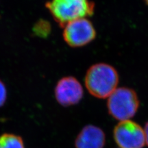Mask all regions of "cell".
<instances>
[{
  "mask_svg": "<svg viewBox=\"0 0 148 148\" xmlns=\"http://www.w3.org/2000/svg\"><path fill=\"white\" fill-rule=\"evenodd\" d=\"M119 73L112 66L101 62L92 65L85 77V85L90 95L96 98H108L117 88Z\"/></svg>",
  "mask_w": 148,
  "mask_h": 148,
  "instance_id": "1",
  "label": "cell"
},
{
  "mask_svg": "<svg viewBox=\"0 0 148 148\" xmlns=\"http://www.w3.org/2000/svg\"><path fill=\"white\" fill-rule=\"evenodd\" d=\"M114 138L120 148H143L146 144L144 129L130 120L120 122L115 127Z\"/></svg>",
  "mask_w": 148,
  "mask_h": 148,
  "instance_id": "5",
  "label": "cell"
},
{
  "mask_svg": "<svg viewBox=\"0 0 148 148\" xmlns=\"http://www.w3.org/2000/svg\"><path fill=\"white\" fill-rule=\"evenodd\" d=\"M45 7L62 28L72 21L91 17L95 10V4L91 0H49Z\"/></svg>",
  "mask_w": 148,
  "mask_h": 148,
  "instance_id": "2",
  "label": "cell"
},
{
  "mask_svg": "<svg viewBox=\"0 0 148 148\" xmlns=\"http://www.w3.org/2000/svg\"><path fill=\"white\" fill-rule=\"evenodd\" d=\"M145 2L146 3V4L148 6V0H145Z\"/></svg>",
  "mask_w": 148,
  "mask_h": 148,
  "instance_id": "12",
  "label": "cell"
},
{
  "mask_svg": "<svg viewBox=\"0 0 148 148\" xmlns=\"http://www.w3.org/2000/svg\"><path fill=\"white\" fill-rule=\"evenodd\" d=\"M106 135L103 130L92 125L83 128L75 141L76 148H104Z\"/></svg>",
  "mask_w": 148,
  "mask_h": 148,
  "instance_id": "7",
  "label": "cell"
},
{
  "mask_svg": "<svg viewBox=\"0 0 148 148\" xmlns=\"http://www.w3.org/2000/svg\"><path fill=\"white\" fill-rule=\"evenodd\" d=\"M63 39L72 48L88 45L96 36V31L88 18H82L68 23L63 27Z\"/></svg>",
  "mask_w": 148,
  "mask_h": 148,
  "instance_id": "4",
  "label": "cell"
},
{
  "mask_svg": "<svg viewBox=\"0 0 148 148\" xmlns=\"http://www.w3.org/2000/svg\"><path fill=\"white\" fill-rule=\"evenodd\" d=\"M145 139H146V144L148 146V122H146L144 128Z\"/></svg>",
  "mask_w": 148,
  "mask_h": 148,
  "instance_id": "11",
  "label": "cell"
},
{
  "mask_svg": "<svg viewBox=\"0 0 148 148\" xmlns=\"http://www.w3.org/2000/svg\"><path fill=\"white\" fill-rule=\"evenodd\" d=\"M33 31L37 36L46 37L50 33L51 25L48 22L44 20H40L35 24Z\"/></svg>",
  "mask_w": 148,
  "mask_h": 148,
  "instance_id": "9",
  "label": "cell"
},
{
  "mask_svg": "<svg viewBox=\"0 0 148 148\" xmlns=\"http://www.w3.org/2000/svg\"><path fill=\"white\" fill-rule=\"evenodd\" d=\"M0 148H25L22 138L12 133H4L0 136Z\"/></svg>",
  "mask_w": 148,
  "mask_h": 148,
  "instance_id": "8",
  "label": "cell"
},
{
  "mask_svg": "<svg viewBox=\"0 0 148 148\" xmlns=\"http://www.w3.org/2000/svg\"><path fill=\"white\" fill-rule=\"evenodd\" d=\"M7 99V89L4 83L0 80V108L5 104Z\"/></svg>",
  "mask_w": 148,
  "mask_h": 148,
  "instance_id": "10",
  "label": "cell"
},
{
  "mask_svg": "<svg viewBox=\"0 0 148 148\" xmlns=\"http://www.w3.org/2000/svg\"><path fill=\"white\" fill-rule=\"evenodd\" d=\"M54 96L58 103L64 107L74 106L79 103L83 98V86L75 77H62L56 85Z\"/></svg>",
  "mask_w": 148,
  "mask_h": 148,
  "instance_id": "6",
  "label": "cell"
},
{
  "mask_svg": "<svg viewBox=\"0 0 148 148\" xmlns=\"http://www.w3.org/2000/svg\"><path fill=\"white\" fill-rule=\"evenodd\" d=\"M140 99L136 92L128 87H119L108 99L109 114L120 122L130 120L136 114Z\"/></svg>",
  "mask_w": 148,
  "mask_h": 148,
  "instance_id": "3",
  "label": "cell"
}]
</instances>
